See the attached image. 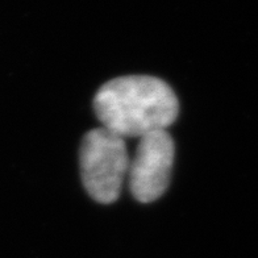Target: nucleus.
I'll use <instances>...</instances> for the list:
<instances>
[{
    "mask_svg": "<svg viewBox=\"0 0 258 258\" xmlns=\"http://www.w3.org/2000/svg\"><path fill=\"white\" fill-rule=\"evenodd\" d=\"M94 109L103 128L117 136L143 137L167 129L179 103L166 82L149 75H129L107 82L96 92Z\"/></svg>",
    "mask_w": 258,
    "mask_h": 258,
    "instance_id": "obj_1",
    "label": "nucleus"
},
{
    "mask_svg": "<svg viewBox=\"0 0 258 258\" xmlns=\"http://www.w3.org/2000/svg\"><path fill=\"white\" fill-rule=\"evenodd\" d=\"M79 161L90 197L102 204L117 201L131 162L125 140L103 126L92 129L82 140Z\"/></svg>",
    "mask_w": 258,
    "mask_h": 258,
    "instance_id": "obj_2",
    "label": "nucleus"
},
{
    "mask_svg": "<svg viewBox=\"0 0 258 258\" xmlns=\"http://www.w3.org/2000/svg\"><path fill=\"white\" fill-rule=\"evenodd\" d=\"M173 137L166 129L140 137L136 153L131 158L128 183L140 203H150L167 190L174 163Z\"/></svg>",
    "mask_w": 258,
    "mask_h": 258,
    "instance_id": "obj_3",
    "label": "nucleus"
}]
</instances>
